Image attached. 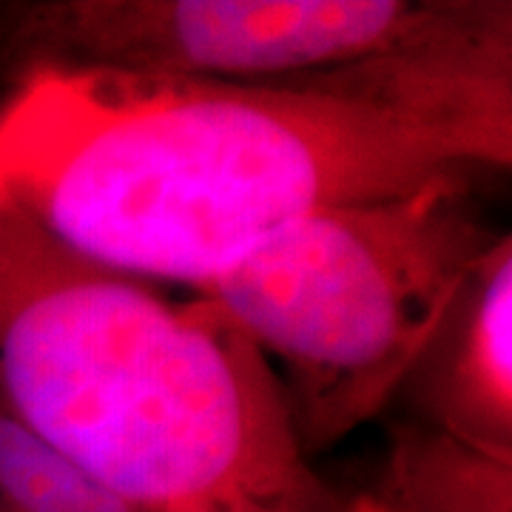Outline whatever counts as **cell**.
I'll return each mask as SVG.
<instances>
[{
    "mask_svg": "<svg viewBox=\"0 0 512 512\" xmlns=\"http://www.w3.org/2000/svg\"><path fill=\"white\" fill-rule=\"evenodd\" d=\"M510 163L512 29L279 80L32 72L0 106V202L200 291L322 208Z\"/></svg>",
    "mask_w": 512,
    "mask_h": 512,
    "instance_id": "obj_1",
    "label": "cell"
},
{
    "mask_svg": "<svg viewBox=\"0 0 512 512\" xmlns=\"http://www.w3.org/2000/svg\"><path fill=\"white\" fill-rule=\"evenodd\" d=\"M0 402L137 512H348L265 353L0 202Z\"/></svg>",
    "mask_w": 512,
    "mask_h": 512,
    "instance_id": "obj_2",
    "label": "cell"
},
{
    "mask_svg": "<svg viewBox=\"0 0 512 512\" xmlns=\"http://www.w3.org/2000/svg\"><path fill=\"white\" fill-rule=\"evenodd\" d=\"M467 174L322 208L202 291L282 365L293 436L308 458L396 399L458 285L501 237L476 211Z\"/></svg>",
    "mask_w": 512,
    "mask_h": 512,
    "instance_id": "obj_3",
    "label": "cell"
},
{
    "mask_svg": "<svg viewBox=\"0 0 512 512\" xmlns=\"http://www.w3.org/2000/svg\"><path fill=\"white\" fill-rule=\"evenodd\" d=\"M512 29L507 0H40L0 12L12 80H279Z\"/></svg>",
    "mask_w": 512,
    "mask_h": 512,
    "instance_id": "obj_4",
    "label": "cell"
},
{
    "mask_svg": "<svg viewBox=\"0 0 512 512\" xmlns=\"http://www.w3.org/2000/svg\"><path fill=\"white\" fill-rule=\"evenodd\" d=\"M413 421L512 458V237L501 234L441 313L399 393Z\"/></svg>",
    "mask_w": 512,
    "mask_h": 512,
    "instance_id": "obj_5",
    "label": "cell"
},
{
    "mask_svg": "<svg viewBox=\"0 0 512 512\" xmlns=\"http://www.w3.org/2000/svg\"><path fill=\"white\" fill-rule=\"evenodd\" d=\"M367 498L379 512H512V458L481 453L413 419L399 421Z\"/></svg>",
    "mask_w": 512,
    "mask_h": 512,
    "instance_id": "obj_6",
    "label": "cell"
},
{
    "mask_svg": "<svg viewBox=\"0 0 512 512\" xmlns=\"http://www.w3.org/2000/svg\"><path fill=\"white\" fill-rule=\"evenodd\" d=\"M0 510L137 512L0 402Z\"/></svg>",
    "mask_w": 512,
    "mask_h": 512,
    "instance_id": "obj_7",
    "label": "cell"
},
{
    "mask_svg": "<svg viewBox=\"0 0 512 512\" xmlns=\"http://www.w3.org/2000/svg\"><path fill=\"white\" fill-rule=\"evenodd\" d=\"M194 512H234V510H220V507H214V510H194Z\"/></svg>",
    "mask_w": 512,
    "mask_h": 512,
    "instance_id": "obj_8",
    "label": "cell"
},
{
    "mask_svg": "<svg viewBox=\"0 0 512 512\" xmlns=\"http://www.w3.org/2000/svg\"><path fill=\"white\" fill-rule=\"evenodd\" d=\"M0 512H3V510H0Z\"/></svg>",
    "mask_w": 512,
    "mask_h": 512,
    "instance_id": "obj_9",
    "label": "cell"
}]
</instances>
